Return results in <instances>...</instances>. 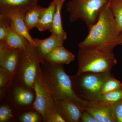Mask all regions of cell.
<instances>
[{
    "mask_svg": "<svg viewBox=\"0 0 122 122\" xmlns=\"http://www.w3.org/2000/svg\"><path fill=\"white\" fill-rule=\"evenodd\" d=\"M88 28V35L78 46H101L113 50L117 46L122 45V32L108 4L101 10L97 22Z\"/></svg>",
    "mask_w": 122,
    "mask_h": 122,
    "instance_id": "cell-1",
    "label": "cell"
},
{
    "mask_svg": "<svg viewBox=\"0 0 122 122\" xmlns=\"http://www.w3.org/2000/svg\"><path fill=\"white\" fill-rule=\"evenodd\" d=\"M78 46L76 74L109 72L117 64L113 50L101 46Z\"/></svg>",
    "mask_w": 122,
    "mask_h": 122,
    "instance_id": "cell-2",
    "label": "cell"
},
{
    "mask_svg": "<svg viewBox=\"0 0 122 122\" xmlns=\"http://www.w3.org/2000/svg\"><path fill=\"white\" fill-rule=\"evenodd\" d=\"M41 67L54 99H70L86 101L75 94L71 78L65 71L63 65L51 64L45 61L41 64Z\"/></svg>",
    "mask_w": 122,
    "mask_h": 122,
    "instance_id": "cell-3",
    "label": "cell"
},
{
    "mask_svg": "<svg viewBox=\"0 0 122 122\" xmlns=\"http://www.w3.org/2000/svg\"><path fill=\"white\" fill-rule=\"evenodd\" d=\"M112 74L104 73L86 72L70 76L73 90L76 96L85 101H97L102 96L103 85Z\"/></svg>",
    "mask_w": 122,
    "mask_h": 122,
    "instance_id": "cell-4",
    "label": "cell"
},
{
    "mask_svg": "<svg viewBox=\"0 0 122 122\" xmlns=\"http://www.w3.org/2000/svg\"><path fill=\"white\" fill-rule=\"evenodd\" d=\"M20 55L16 73L14 81L34 89V85L41 64L45 61L42 58L35 46L29 43L20 51Z\"/></svg>",
    "mask_w": 122,
    "mask_h": 122,
    "instance_id": "cell-5",
    "label": "cell"
},
{
    "mask_svg": "<svg viewBox=\"0 0 122 122\" xmlns=\"http://www.w3.org/2000/svg\"><path fill=\"white\" fill-rule=\"evenodd\" d=\"M110 0H71L66 4L70 22L79 20L85 22L87 26L94 25L97 20L103 8L108 4Z\"/></svg>",
    "mask_w": 122,
    "mask_h": 122,
    "instance_id": "cell-6",
    "label": "cell"
},
{
    "mask_svg": "<svg viewBox=\"0 0 122 122\" xmlns=\"http://www.w3.org/2000/svg\"><path fill=\"white\" fill-rule=\"evenodd\" d=\"M35 98L34 89L14 81L6 88L5 94L0 98V102H9L20 112L34 109Z\"/></svg>",
    "mask_w": 122,
    "mask_h": 122,
    "instance_id": "cell-7",
    "label": "cell"
},
{
    "mask_svg": "<svg viewBox=\"0 0 122 122\" xmlns=\"http://www.w3.org/2000/svg\"><path fill=\"white\" fill-rule=\"evenodd\" d=\"M34 89L36 93L34 109L41 114L45 122L47 115L53 110L55 101L41 67L35 79Z\"/></svg>",
    "mask_w": 122,
    "mask_h": 122,
    "instance_id": "cell-8",
    "label": "cell"
},
{
    "mask_svg": "<svg viewBox=\"0 0 122 122\" xmlns=\"http://www.w3.org/2000/svg\"><path fill=\"white\" fill-rule=\"evenodd\" d=\"M53 111L59 113L66 122H80L86 101L75 99H54Z\"/></svg>",
    "mask_w": 122,
    "mask_h": 122,
    "instance_id": "cell-9",
    "label": "cell"
},
{
    "mask_svg": "<svg viewBox=\"0 0 122 122\" xmlns=\"http://www.w3.org/2000/svg\"><path fill=\"white\" fill-rule=\"evenodd\" d=\"M0 14L8 18L14 30L26 38L31 45L35 46L33 38L30 34L25 24L23 13L17 9L0 8Z\"/></svg>",
    "mask_w": 122,
    "mask_h": 122,
    "instance_id": "cell-10",
    "label": "cell"
},
{
    "mask_svg": "<svg viewBox=\"0 0 122 122\" xmlns=\"http://www.w3.org/2000/svg\"><path fill=\"white\" fill-rule=\"evenodd\" d=\"M20 50L9 48L0 43V68L6 70L14 77L20 61Z\"/></svg>",
    "mask_w": 122,
    "mask_h": 122,
    "instance_id": "cell-11",
    "label": "cell"
},
{
    "mask_svg": "<svg viewBox=\"0 0 122 122\" xmlns=\"http://www.w3.org/2000/svg\"><path fill=\"white\" fill-rule=\"evenodd\" d=\"M112 104H102L99 101H87L84 110L91 114L97 122H115L112 112Z\"/></svg>",
    "mask_w": 122,
    "mask_h": 122,
    "instance_id": "cell-12",
    "label": "cell"
},
{
    "mask_svg": "<svg viewBox=\"0 0 122 122\" xmlns=\"http://www.w3.org/2000/svg\"><path fill=\"white\" fill-rule=\"evenodd\" d=\"M33 38L35 46L43 59L55 48L63 45L65 41L53 33L51 34L50 36L45 39Z\"/></svg>",
    "mask_w": 122,
    "mask_h": 122,
    "instance_id": "cell-13",
    "label": "cell"
},
{
    "mask_svg": "<svg viewBox=\"0 0 122 122\" xmlns=\"http://www.w3.org/2000/svg\"><path fill=\"white\" fill-rule=\"evenodd\" d=\"M75 58L74 55L62 45L54 49L46 56L44 60L51 64L64 65L69 64Z\"/></svg>",
    "mask_w": 122,
    "mask_h": 122,
    "instance_id": "cell-14",
    "label": "cell"
},
{
    "mask_svg": "<svg viewBox=\"0 0 122 122\" xmlns=\"http://www.w3.org/2000/svg\"><path fill=\"white\" fill-rule=\"evenodd\" d=\"M29 42L26 38L14 30L11 26V22L8 26L6 39L4 41L0 42L9 48L20 50L25 49Z\"/></svg>",
    "mask_w": 122,
    "mask_h": 122,
    "instance_id": "cell-15",
    "label": "cell"
},
{
    "mask_svg": "<svg viewBox=\"0 0 122 122\" xmlns=\"http://www.w3.org/2000/svg\"><path fill=\"white\" fill-rule=\"evenodd\" d=\"M46 9L40 7L37 4L24 13V21L29 32L34 28H36Z\"/></svg>",
    "mask_w": 122,
    "mask_h": 122,
    "instance_id": "cell-16",
    "label": "cell"
},
{
    "mask_svg": "<svg viewBox=\"0 0 122 122\" xmlns=\"http://www.w3.org/2000/svg\"><path fill=\"white\" fill-rule=\"evenodd\" d=\"M56 9L55 12L51 34L53 33L65 40L67 38L66 33L63 29L62 23L61 10L65 0H55Z\"/></svg>",
    "mask_w": 122,
    "mask_h": 122,
    "instance_id": "cell-17",
    "label": "cell"
},
{
    "mask_svg": "<svg viewBox=\"0 0 122 122\" xmlns=\"http://www.w3.org/2000/svg\"><path fill=\"white\" fill-rule=\"evenodd\" d=\"M56 9L55 0L51 2L46 8L39 21L36 28L41 32L51 31L52 27L53 21Z\"/></svg>",
    "mask_w": 122,
    "mask_h": 122,
    "instance_id": "cell-18",
    "label": "cell"
},
{
    "mask_svg": "<svg viewBox=\"0 0 122 122\" xmlns=\"http://www.w3.org/2000/svg\"><path fill=\"white\" fill-rule=\"evenodd\" d=\"M37 0H0V8L16 9L23 13L37 4Z\"/></svg>",
    "mask_w": 122,
    "mask_h": 122,
    "instance_id": "cell-19",
    "label": "cell"
},
{
    "mask_svg": "<svg viewBox=\"0 0 122 122\" xmlns=\"http://www.w3.org/2000/svg\"><path fill=\"white\" fill-rule=\"evenodd\" d=\"M19 112L11 104L5 101L0 102V122H16Z\"/></svg>",
    "mask_w": 122,
    "mask_h": 122,
    "instance_id": "cell-20",
    "label": "cell"
},
{
    "mask_svg": "<svg viewBox=\"0 0 122 122\" xmlns=\"http://www.w3.org/2000/svg\"><path fill=\"white\" fill-rule=\"evenodd\" d=\"M16 122H43V118L41 114L35 109L19 112Z\"/></svg>",
    "mask_w": 122,
    "mask_h": 122,
    "instance_id": "cell-21",
    "label": "cell"
},
{
    "mask_svg": "<svg viewBox=\"0 0 122 122\" xmlns=\"http://www.w3.org/2000/svg\"><path fill=\"white\" fill-rule=\"evenodd\" d=\"M108 5L119 28L122 32V0H110Z\"/></svg>",
    "mask_w": 122,
    "mask_h": 122,
    "instance_id": "cell-22",
    "label": "cell"
},
{
    "mask_svg": "<svg viewBox=\"0 0 122 122\" xmlns=\"http://www.w3.org/2000/svg\"><path fill=\"white\" fill-rule=\"evenodd\" d=\"M122 98V87L108 92L101 96L99 102L102 104L110 105Z\"/></svg>",
    "mask_w": 122,
    "mask_h": 122,
    "instance_id": "cell-23",
    "label": "cell"
},
{
    "mask_svg": "<svg viewBox=\"0 0 122 122\" xmlns=\"http://www.w3.org/2000/svg\"><path fill=\"white\" fill-rule=\"evenodd\" d=\"M122 87V83L120 81L116 79L112 74L109 76L103 85L102 90V94H105Z\"/></svg>",
    "mask_w": 122,
    "mask_h": 122,
    "instance_id": "cell-24",
    "label": "cell"
},
{
    "mask_svg": "<svg viewBox=\"0 0 122 122\" xmlns=\"http://www.w3.org/2000/svg\"><path fill=\"white\" fill-rule=\"evenodd\" d=\"M14 77L6 70L0 68V89H5L14 81Z\"/></svg>",
    "mask_w": 122,
    "mask_h": 122,
    "instance_id": "cell-25",
    "label": "cell"
},
{
    "mask_svg": "<svg viewBox=\"0 0 122 122\" xmlns=\"http://www.w3.org/2000/svg\"><path fill=\"white\" fill-rule=\"evenodd\" d=\"M10 23V20L8 18L0 14V42L4 41L6 39L7 29Z\"/></svg>",
    "mask_w": 122,
    "mask_h": 122,
    "instance_id": "cell-26",
    "label": "cell"
},
{
    "mask_svg": "<svg viewBox=\"0 0 122 122\" xmlns=\"http://www.w3.org/2000/svg\"><path fill=\"white\" fill-rule=\"evenodd\" d=\"M112 112L115 122H122V98L112 104Z\"/></svg>",
    "mask_w": 122,
    "mask_h": 122,
    "instance_id": "cell-27",
    "label": "cell"
},
{
    "mask_svg": "<svg viewBox=\"0 0 122 122\" xmlns=\"http://www.w3.org/2000/svg\"><path fill=\"white\" fill-rule=\"evenodd\" d=\"M45 122H66L61 116L57 112L53 111L46 116Z\"/></svg>",
    "mask_w": 122,
    "mask_h": 122,
    "instance_id": "cell-28",
    "label": "cell"
},
{
    "mask_svg": "<svg viewBox=\"0 0 122 122\" xmlns=\"http://www.w3.org/2000/svg\"><path fill=\"white\" fill-rule=\"evenodd\" d=\"M80 122H97L91 114L84 110L81 115Z\"/></svg>",
    "mask_w": 122,
    "mask_h": 122,
    "instance_id": "cell-29",
    "label": "cell"
},
{
    "mask_svg": "<svg viewBox=\"0 0 122 122\" xmlns=\"http://www.w3.org/2000/svg\"><path fill=\"white\" fill-rule=\"evenodd\" d=\"M72 0V1H75V0Z\"/></svg>",
    "mask_w": 122,
    "mask_h": 122,
    "instance_id": "cell-30",
    "label": "cell"
},
{
    "mask_svg": "<svg viewBox=\"0 0 122 122\" xmlns=\"http://www.w3.org/2000/svg\"><path fill=\"white\" fill-rule=\"evenodd\" d=\"M37 0L38 1V0Z\"/></svg>",
    "mask_w": 122,
    "mask_h": 122,
    "instance_id": "cell-31",
    "label": "cell"
},
{
    "mask_svg": "<svg viewBox=\"0 0 122 122\" xmlns=\"http://www.w3.org/2000/svg\"></svg>",
    "mask_w": 122,
    "mask_h": 122,
    "instance_id": "cell-32",
    "label": "cell"
}]
</instances>
